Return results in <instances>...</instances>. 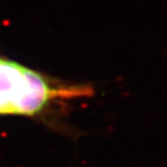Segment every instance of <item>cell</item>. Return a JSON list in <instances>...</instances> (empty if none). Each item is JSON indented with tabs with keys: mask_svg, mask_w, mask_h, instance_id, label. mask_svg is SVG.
<instances>
[{
	"mask_svg": "<svg viewBox=\"0 0 167 167\" xmlns=\"http://www.w3.org/2000/svg\"><path fill=\"white\" fill-rule=\"evenodd\" d=\"M92 95L88 85L64 83L0 57V115L35 117L55 102Z\"/></svg>",
	"mask_w": 167,
	"mask_h": 167,
	"instance_id": "1",
	"label": "cell"
}]
</instances>
